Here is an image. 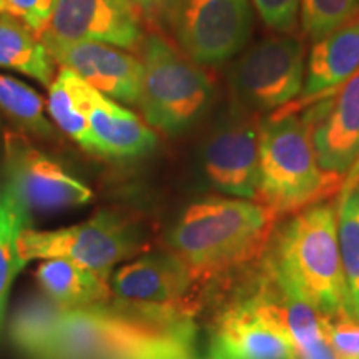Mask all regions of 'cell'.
Masks as SVG:
<instances>
[{
  "label": "cell",
  "instance_id": "1",
  "mask_svg": "<svg viewBox=\"0 0 359 359\" xmlns=\"http://www.w3.org/2000/svg\"><path fill=\"white\" fill-rule=\"evenodd\" d=\"M276 222L258 201L213 196L188 205L165 243L203 293L263 259Z\"/></svg>",
  "mask_w": 359,
  "mask_h": 359
},
{
  "label": "cell",
  "instance_id": "2",
  "mask_svg": "<svg viewBox=\"0 0 359 359\" xmlns=\"http://www.w3.org/2000/svg\"><path fill=\"white\" fill-rule=\"evenodd\" d=\"M263 266L330 320H351L338 243V208L314 203L276 226Z\"/></svg>",
  "mask_w": 359,
  "mask_h": 359
},
{
  "label": "cell",
  "instance_id": "3",
  "mask_svg": "<svg viewBox=\"0 0 359 359\" xmlns=\"http://www.w3.org/2000/svg\"><path fill=\"white\" fill-rule=\"evenodd\" d=\"M195 323H160L114 304L64 308L32 359H156L195 351Z\"/></svg>",
  "mask_w": 359,
  "mask_h": 359
},
{
  "label": "cell",
  "instance_id": "4",
  "mask_svg": "<svg viewBox=\"0 0 359 359\" xmlns=\"http://www.w3.org/2000/svg\"><path fill=\"white\" fill-rule=\"evenodd\" d=\"M258 203L278 217L302 212L339 185V177L318 165L303 120L293 114L259 125Z\"/></svg>",
  "mask_w": 359,
  "mask_h": 359
},
{
  "label": "cell",
  "instance_id": "5",
  "mask_svg": "<svg viewBox=\"0 0 359 359\" xmlns=\"http://www.w3.org/2000/svg\"><path fill=\"white\" fill-rule=\"evenodd\" d=\"M140 107L147 123L167 135L191 128L208 111L213 85L191 58L158 35L143 40Z\"/></svg>",
  "mask_w": 359,
  "mask_h": 359
},
{
  "label": "cell",
  "instance_id": "6",
  "mask_svg": "<svg viewBox=\"0 0 359 359\" xmlns=\"http://www.w3.org/2000/svg\"><path fill=\"white\" fill-rule=\"evenodd\" d=\"M208 353L213 359H298L266 273L253 291L219 309L210 327Z\"/></svg>",
  "mask_w": 359,
  "mask_h": 359
},
{
  "label": "cell",
  "instance_id": "7",
  "mask_svg": "<svg viewBox=\"0 0 359 359\" xmlns=\"http://www.w3.org/2000/svg\"><path fill=\"white\" fill-rule=\"evenodd\" d=\"M140 226L118 212H103L87 222L39 231L27 228L19 236V255L29 264L34 259L64 258L100 275L110 276L115 264L142 250Z\"/></svg>",
  "mask_w": 359,
  "mask_h": 359
},
{
  "label": "cell",
  "instance_id": "8",
  "mask_svg": "<svg viewBox=\"0 0 359 359\" xmlns=\"http://www.w3.org/2000/svg\"><path fill=\"white\" fill-rule=\"evenodd\" d=\"M110 304L160 323H193L201 290L168 251L148 253L118 269L110 280Z\"/></svg>",
  "mask_w": 359,
  "mask_h": 359
},
{
  "label": "cell",
  "instance_id": "9",
  "mask_svg": "<svg viewBox=\"0 0 359 359\" xmlns=\"http://www.w3.org/2000/svg\"><path fill=\"white\" fill-rule=\"evenodd\" d=\"M306 52L294 37L255 43L233 64L230 82L240 102L253 110L280 109L302 95Z\"/></svg>",
  "mask_w": 359,
  "mask_h": 359
},
{
  "label": "cell",
  "instance_id": "10",
  "mask_svg": "<svg viewBox=\"0 0 359 359\" xmlns=\"http://www.w3.org/2000/svg\"><path fill=\"white\" fill-rule=\"evenodd\" d=\"M253 27L250 0H177L175 32L195 64L218 65L236 57Z\"/></svg>",
  "mask_w": 359,
  "mask_h": 359
},
{
  "label": "cell",
  "instance_id": "11",
  "mask_svg": "<svg viewBox=\"0 0 359 359\" xmlns=\"http://www.w3.org/2000/svg\"><path fill=\"white\" fill-rule=\"evenodd\" d=\"M0 175L30 213L74 208L93 198L92 190L83 182L17 132H8L4 137Z\"/></svg>",
  "mask_w": 359,
  "mask_h": 359
},
{
  "label": "cell",
  "instance_id": "12",
  "mask_svg": "<svg viewBox=\"0 0 359 359\" xmlns=\"http://www.w3.org/2000/svg\"><path fill=\"white\" fill-rule=\"evenodd\" d=\"M39 37L55 64L74 70L90 87L111 100L138 105L143 64L132 53L107 43L62 40L48 32H42Z\"/></svg>",
  "mask_w": 359,
  "mask_h": 359
},
{
  "label": "cell",
  "instance_id": "13",
  "mask_svg": "<svg viewBox=\"0 0 359 359\" xmlns=\"http://www.w3.org/2000/svg\"><path fill=\"white\" fill-rule=\"evenodd\" d=\"M318 165L341 177L359 161V72L325 93L303 116Z\"/></svg>",
  "mask_w": 359,
  "mask_h": 359
},
{
  "label": "cell",
  "instance_id": "14",
  "mask_svg": "<svg viewBox=\"0 0 359 359\" xmlns=\"http://www.w3.org/2000/svg\"><path fill=\"white\" fill-rule=\"evenodd\" d=\"M259 127L241 110H233L203 147L201 163L208 182L224 195L251 200L258 185Z\"/></svg>",
  "mask_w": 359,
  "mask_h": 359
},
{
  "label": "cell",
  "instance_id": "15",
  "mask_svg": "<svg viewBox=\"0 0 359 359\" xmlns=\"http://www.w3.org/2000/svg\"><path fill=\"white\" fill-rule=\"evenodd\" d=\"M43 32L123 50H137L145 40L137 8L128 0H53L50 22Z\"/></svg>",
  "mask_w": 359,
  "mask_h": 359
},
{
  "label": "cell",
  "instance_id": "16",
  "mask_svg": "<svg viewBox=\"0 0 359 359\" xmlns=\"http://www.w3.org/2000/svg\"><path fill=\"white\" fill-rule=\"evenodd\" d=\"M85 111L97 155L132 160L151 154L156 148L155 133L133 111L90 85L85 92Z\"/></svg>",
  "mask_w": 359,
  "mask_h": 359
},
{
  "label": "cell",
  "instance_id": "17",
  "mask_svg": "<svg viewBox=\"0 0 359 359\" xmlns=\"http://www.w3.org/2000/svg\"><path fill=\"white\" fill-rule=\"evenodd\" d=\"M359 72V20L349 22L316 40L308 57L303 100H313L339 87Z\"/></svg>",
  "mask_w": 359,
  "mask_h": 359
},
{
  "label": "cell",
  "instance_id": "18",
  "mask_svg": "<svg viewBox=\"0 0 359 359\" xmlns=\"http://www.w3.org/2000/svg\"><path fill=\"white\" fill-rule=\"evenodd\" d=\"M35 276L43 294L64 308L98 306L110 303L111 299L110 276L100 275L69 259H43Z\"/></svg>",
  "mask_w": 359,
  "mask_h": 359
},
{
  "label": "cell",
  "instance_id": "19",
  "mask_svg": "<svg viewBox=\"0 0 359 359\" xmlns=\"http://www.w3.org/2000/svg\"><path fill=\"white\" fill-rule=\"evenodd\" d=\"M263 271L266 273V269L263 268ZM268 278L275 288V294L288 325L298 359H338L327 338L330 318L323 316L316 308L296 294L293 290L278 285L269 275Z\"/></svg>",
  "mask_w": 359,
  "mask_h": 359
},
{
  "label": "cell",
  "instance_id": "20",
  "mask_svg": "<svg viewBox=\"0 0 359 359\" xmlns=\"http://www.w3.org/2000/svg\"><path fill=\"white\" fill-rule=\"evenodd\" d=\"M88 83L74 70L62 67L48 90V114L57 127L79 143L88 154L97 155V147L90 132L85 92Z\"/></svg>",
  "mask_w": 359,
  "mask_h": 359
},
{
  "label": "cell",
  "instance_id": "21",
  "mask_svg": "<svg viewBox=\"0 0 359 359\" xmlns=\"http://www.w3.org/2000/svg\"><path fill=\"white\" fill-rule=\"evenodd\" d=\"M27 228H30V212L0 175V327L6 318L8 291L25 266L19 255V236Z\"/></svg>",
  "mask_w": 359,
  "mask_h": 359
},
{
  "label": "cell",
  "instance_id": "22",
  "mask_svg": "<svg viewBox=\"0 0 359 359\" xmlns=\"http://www.w3.org/2000/svg\"><path fill=\"white\" fill-rule=\"evenodd\" d=\"M0 67L29 75L45 87L53 82V60L29 27L0 15Z\"/></svg>",
  "mask_w": 359,
  "mask_h": 359
},
{
  "label": "cell",
  "instance_id": "23",
  "mask_svg": "<svg viewBox=\"0 0 359 359\" xmlns=\"http://www.w3.org/2000/svg\"><path fill=\"white\" fill-rule=\"evenodd\" d=\"M338 243L348 290V311L359 323V183L338 208Z\"/></svg>",
  "mask_w": 359,
  "mask_h": 359
},
{
  "label": "cell",
  "instance_id": "24",
  "mask_svg": "<svg viewBox=\"0 0 359 359\" xmlns=\"http://www.w3.org/2000/svg\"><path fill=\"white\" fill-rule=\"evenodd\" d=\"M0 111L37 137H55V130L43 114L42 98L25 83L7 75H0Z\"/></svg>",
  "mask_w": 359,
  "mask_h": 359
},
{
  "label": "cell",
  "instance_id": "25",
  "mask_svg": "<svg viewBox=\"0 0 359 359\" xmlns=\"http://www.w3.org/2000/svg\"><path fill=\"white\" fill-rule=\"evenodd\" d=\"M64 306L52 302L50 298H32L19 306L12 318L11 336L13 344L25 356L32 359L43 341L47 339L53 321L62 313Z\"/></svg>",
  "mask_w": 359,
  "mask_h": 359
},
{
  "label": "cell",
  "instance_id": "26",
  "mask_svg": "<svg viewBox=\"0 0 359 359\" xmlns=\"http://www.w3.org/2000/svg\"><path fill=\"white\" fill-rule=\"evenodd\" d=\"M299 8L303 32L321 40L356 19L359 0H302Z\"/></svg>",
  "mask_w": 359,
  "mask_h": 359
},
{
  "label": "cell",
  "instance_id": "27",
  "mask_svg": "<svg viewBox=\"0 0 359 359\" xmlns=\"http://www.w3.org/2000/svg\"><path fill=\"white\" fill-rule=\"evenodd\" d=\"M264 24L276 32H290L298 20L302 0H253Z\"/></svg>",
  "mask_w": 359,
  "mask_h": 359
},
{
  "label": "cell",
  "instance_id": "28",
  "mask_svg": "<svg viewBox=\"0 0 359 359\" xmlns=\"http://www.w3.org/2000/svg\"><path fill=\"white\" fill-rule=\"evenodd\" d=\"M327 338L338 359H359V323L354 320H331Z\"/></svg>",
  "mask_w": 359,
  "mask_h": 359
},
{
  "label": "cell",
  "instance_id": "29",
  "mask_svg": "<svg viewBox=\"0 0 359 359\" xmlns=\"http://www.w3.org/2000/svg\"><path fill=\"white\" fill-rule=\"evenodd\" d=\"M11 11L24 20L34 34H42L50 22L53 0H7Z\"/></svg>",
  "mask_w": 359,
  "mask_h": 359
},
{
  "label": "cell",
  "instance_id": "30",
  "mask_svg": "<svg viewBox=\"0 0 359 359\" xmlns=\"http://www.w3.org/2000/svg\"><path fill=\"white\" fill-rule=\"evenodd\" d=\"M128 2L132 4L135 8H140V11L147 13H160L168 7L173 0H128Z\"/></svg>",
  "mask_w": 359,
  "mask_h": 359
},
{
  "label": "cell",
  "instance_id": "31",
  "mask_svg": "<svg viewBox=\"0 0 359 359\" xmlns=\"http://www.w3.org/2000/svg\"><path fill=\"white\" fill-rule=\"evenodd\" d=\"M12 12L11 6H8L7 0H0V15H6V13Z\"/></svg>",
  "mask_w": 359,
  "mask_h": 359
},
{
  "label": "cell",
  "instance_id": "32",
  "mask_svg": "<svg viewBox=\"0 0 359 359\" xmlns=\"http://www.w3.org/2000/svg\"><path fill=\"white\" fill-rule=\"evenodd\" d=\"M156 359H198V358H195V354H182V356H167V358H156ZM206 359H213V358H206Z\"/></svg>",
  "mask_w": 359,
  "mask_h": 359
}]
</instances>
